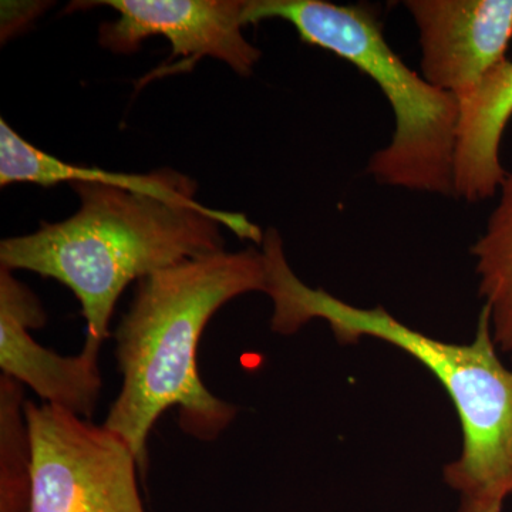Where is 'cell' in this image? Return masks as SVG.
I'll return each mask as SVG.
<instances>
[{"instance_id": "1", "label": "cell", "mask_w": 512, "mask_h": 512, "mask_svg": "<svg viewBox=\"0 0 512 512\" xmlns=\"http://www.w3.org/2000/svg\"><path fill=\"white\" fill-rule=\"evenodd\" d=\"M265 288L264 255L255 248L188 259L137 282L113 333L121 387L103 426L127 441L140 473H147L148 437L167 410L177 409L180 429L204 443L237 419L238 407L202 382L198 349L222 306Z\"/></svg>"}, {"instance_id": "2", "label": "cell", "mask_w": 512, "mask_h": 512, "mask_svg": "<svg viewBox=\"0 0 512 512\" xmlns=\"http://www.w3.org/2000/svg\"><path fill=\"white\" fill-rule=\"evenodd\" d=\"M261 247L265 293L274 303L271 329L293 335L320 319L342 345L375 338L409 353L439 380L460 419L463 450L444 468L447 484L460 494L458 512L503 507L512 494V367L498 356L490 309L483 305L473 342H441L404 325L382 306L356 308L306 285L288 264L276 229L265 232Z\"/></svg>"}, {"instance_id": "3", "label": "cell", "mask_w": 512, "mask_h": 512, "mask_svg": "<svg viewBox=\"0 0 512 512\" xmlns=\"http://www.w3.org/2000/svg\"><path fill=\"white\" fill-rule=\"evenodd\" d=\"M80 208L32 234L0 242V268L55 279L76 296L86 339L103 345L131 282L188 259L225 251L221 227L262 245L265 232L244 214L175 204L109 185L73 183Z\"/></svg>"}, {"instance_id": "4", "label": "cell", "mask_w": 512, "mask_h": 512, "mask_svg": "<svg viewBox=\"0 0 512 512\" xmlns=\"http://www.w3.org/2000/svg\"><path fill=\"white\" fill-rule=\"evenodd\" d=\"M244 25L282 19L302 42L328 50L367 74L394 114L392 141L370 157L377 183L454 197L460 103L413 72L384 39L369 6L328 0H247Z\"/></svg>"}, {"instance_id": "5", "label": "cell", "mask_w": 512, "mask_h": 512, "mask_svg": "<svg viewBox=\"0 0 512 512\" xmlns=\"http://www.w3.org/2000/svg\"><path fill=\"white\" fill-rule=\"evenodd\" d=\"M32 441L30 512H146L127 441L92 421L26 400Z\"/></svg>"}, {"instance_id": "6", "label": "cell", "mask_w": 512, "mask_h": 512, "mask_svg": "<svg viewBox=\"0 0 512 512\" xmlns=\"http://www.w3.org/2000/svg\"><path fill=\"white\" fill-rule=\"evenodd\" d=\"M247 0H100L74 2L70 10L107 6L119 18L103 23L99 43L116 55H131L151 36H163L173 57H184L177 70L191 69L204 57L220 60L238 76H251L261 50L245 39Z\"/></svg>"}, {"instance_id": "7", "label": "cell", "mask_w": 512, "mask_h": 512, "mask_svg": "<svg viewBox=\"0 0 512 512\" xmlns=\"http://www.w3.org/2000/svg\"><path fill=\"white\" fill-rule=\"evenodd\" d=\"M46 312L28 286L0 268V367L2 375L28 386L50 406L90 420L99 406L103 377L101 343L84 340L82 352L62 356L33 339Z\"/></svg>"}, {"instance_id": "8", "label": "cell", "mask_w": 512, "mask_h": 512, "mask_svg": "<svg viewBox=\"0 0 512 512\" xmlns=\"http://www.w3.org/2000/svg\"><path fill=\"white\" fill-rule=\"evenodd\" d=\"M419 29L421 76L457 100L507 60L512 0H407Z\"/></svg>"}, {"instance_id": "9", "label": "cell", "mask_w": 512, "mask_h": 512, "mask_svg": "<svg viewBox=\"0 0 512 512\" xmlns=\"http://www.w3.org/2000/svg\"><path fill=\"white\" fill-rule=\"evenodd\" d=\"M460 103L454 197L480 202L495 197L507 171L500 147L512 117V60H505Z\"/></svg>"}, {"instance_id": "10", "label": "cell", "mask_w": 512, "mask_h": 512, "mask_svg": "<svg viewBox=\"0 0 512 512\" xmlns=\"http://www.w3.org/2000/svg\"><path fill=\"white\" fill-rule=\"evenodd\" d=\"M16 183L53 187L60 183L109 185L123 190L151 195L175 204L201 205L195 200L197 183L187 175L161 168L150 174L114 173L97 167H80L39 150L0 121V185Z\"/></svg>"}, {"instance_id": "11", "label": "cell", "mask_w": 512, "mask_h": 512, "mask_svg": "<svg viewBox=\"0 0 512 512\" xmlns=\"http://www.w3.org/2000/svg\"><path fill=\"white\" fill-rule=\"evenodd\" d=\"M480 295L490 309L498 349L512 350V173H507L484 234L471 247Z\"/></svg>"}, {"instance_id": "12", "label": "cell", "mask_w": 512, "mask_h": 512, "mask_svg": "<svg viewBox=\"0 0 512 512\" xmlns=\"http://www.w3.org/2000/svg\"><path fill=\"white\" fill-rule=\"evenodd\" d=\"M23 389L0 376V512H30L32 441Z\"/></svg>"}, {"instance_id": "13", "label": "cell", "mask_w": 512, "mask_h": 512, "mask_svg": "<svg viewBox=\"0 0 512 512\" xmlns=\"http://www.w3.org/2000/svg\"><path fill=\"white\" fill-rule=\"evenodd\" d=\"M47 8L42 2H2V39H8L18 32L22 25H28Z\"/></svg>"}, {"instance_id": "14", "label": "cell", "mask_w": 512, "mask_h": 512, "mask_svg": "<svg viewBox=\"0 0 512 512\" xmlns=\"http://www.w3.org/2000/svg\"><path fill=\"white\" fill-rule=\"evenodd\" d=\"M501 510H503V507H490V508H483V510L470 511V512H501Z\"/></svg>"}]
</instances>
